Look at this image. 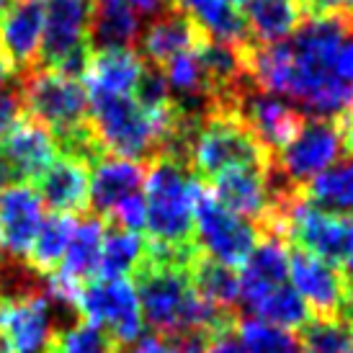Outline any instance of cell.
I'll return each instance as SVG.
<instances>
[{
  "label": "cell",
  "instance_id": "cb8c5ba5",
  "mask_svg": "<svg viewBox=\"0 0 353 353\" xmlns=\"http://www.w3.org/2000/svg\"><path fill=\"white\" fill-rule=\"evenodd\" d=\"M304 21L299 0H248L245 23L253 44H276L292 37Z\"/></svg>",
  "mask_w": 353,
  "mask_h": 353
},
{
  "label": "cell",
  "instance_id": "44dd1931",
  "mask_svg": "<svg viewBox=\"0 0 353 353\" xmlns=\"http://www.w3.org/2000/svg\"><path fill=\"white\" fill-rule=\"evenodd\" d=\"M170 6L188 16L204 39L235 44L243 50L253 47L245 16L225 0H170Z\"/></svg>",
  "mask_w": 353,
  "mask_h": 353
},
{
  "label": "cell",
  "instance_id": "603a6c76",
  "mask_svg": "<svg viewBox=\"0 0 353 353\" xmlns=\"http://www.w3.org/2000/svg\"><path fill=\"white\" fill-rule=\"evenodd\" d=\"M142 59L132 50H101L90 52L83 80L88 90H108V93H129L134 90L142 75Z\"/></svg>",
  "mask_w": 353,
  "mask_h": 353
},
{
  "label": "cell",
  "instance_id": "d590c367",
  "mask_svg": "<svg viewBox=\"0 0 353 353\" xmlns=\"http://www.w3.org/2000/svg\"><path fill=\"white\" fill-rule=\"evenodd\" d=\"M124 353H178V348L168 338L152 333V335H145V338H137L134 345Z\"/></svg>",
  "mask_w": 353,
  "mask_h": 353
},
{
  "label": "cell",
  "instance_id": "7a4b0ae2",
  "mask_svg": "<svg viewBox=\"0 0 353 353\" xmlns=\"http://www.w3.org/2000/svg\"><path fill=\"white\" fill-rule=\"evenodd\" d=\"M196 186L191 168L176 157L157 155L150 160L145 173V227L152 243L196 245Z\"/></svg>",
  "mask_w": 353,
  "mask_h": 353
},
{
  "label": "cell",
  "instance_id": "484cf974",
  "mask_svg": "<svg viewBox=\"0 0 353 353\" xmlns=\"http://www.w3.org/2000/svg\"><path fill=\"white\" fill-rule=\"evenodd\" d=\"M304 196L330 214H351L353 212V155L343 157L341 163L325 168L304 186Z\"/></svg>",
  "mask_w": 353,
  "mask_h": 353
},
{
  "label": "cell",
  "instance_id": "ab89813d",
  "mask_svg": "<svg viewBox=\"0 0 353 353\" xmlns=\"http://www.w3.org/2000/svg\"><path fill=\"white\" fill-rule=\"evenodd\" d=\"M338 121H341V129H343L345 152H348V155H353V108L348 111V114H343Z\"/></svg>",
  "mask_w": 353,
  "mask_h": 353
},
{
  "label": "cell",
  "instance_id": "e575fe53",
  "mask_svg": "<svg viewBox=\"0 0 353 353\" xmlns=\"http://www.w3.org/2000/svg\"><path fill=\"white\" fill-rule=\"evenodd\" d=\"M106 219L111 225L121 227V230H129V232L142 230V227H145V196H142V194H134V196L124 199Z\"/></svg>",
  "mask_w": 353,
  "mask_h": 353
},
{
  "label": "cell",
  "instance_id": "52a82bcc",
  "mask_svg": "<svg viewBox=\"0 0 353 353\" xmlns=\"http://www.w3.org/2000/svg\"><path fill=\"white\" fill-rule=\"evenodd\" d=\"M194 227H196L199 248L206 250L209 258L230 268L245 263L248 255L253 253V248L261 240V230L253 222L216 204L209 188H204L201 183L196 186V196H194Z\"/></svg>",
  "mask_w": 353,
  "mask_h": 353
},
{
  "label": "cell",
  "instance_id": "7bdbcfd3",
  "mask_svg": "<svg viewBox=\"0 0 353 353\" xmlns=\"http://www.w3.org/2000/svg\"><path fill=\"white\" fill-rule=\"evenodd\" d=\"M10 3H13V0H0V19H3V13L10 8Z\"/></svg>",
  "mask_w": 353,
  "mask_h": 353
},
{
  "label": "cell",
  "instance_id": "1f68e13d",
  "mask_svg": "<svg viewBox=\"0 0 353 353\" xmlns=\"http://www.w3.org/2000/svg\"><path fill=\"white\" fill-rule=\"evenodd\" d=\"M240 345L245 353H304L299 335L265 320H240Z\"/></svg>",
  "mask_w": 353,
  "mask_h": 353
},
{
  "label": "cell",
  "instance_id": "30bf717a",
  "mask_svg": "<svg viewBox=\"0 0 353 353\" xmlns=\"http://www.w3.org/2000/svg\"><path fill=\"white\" fill-rule=\"evenodd\" d=\"M230 111L250 129V134L258 139V145L274 160L276 152L284 148L302 127V111L294 103L276 99V93H265L255 85L253 80L237 93Z\"/></svg>",
  "mask_w": 353,
  "mask_h": 353
},
{
  "label": "cell",
  "instance_id": "4316f807",
  "mask_svg": "<svg viewBox=\"0 0 353 353\" xmlns=\"http://www.w3.org/2000/svg\"><path fill=\"white\" fill-rule=\"evenodd\" d=\"M188 276H191L194 292L206 302L227 307V310H235L240 304V276L235 274V268L199 253L196 261L188 265Z\"/></svg>",
  "mask_w": 353,
  "mask_h": 353
},
{
  "label": "cell",
  "instance_id": "ffe728a7",
  "mask_svg": "<svg viewBox=\"0 0 353 353\" xmlns=\"http://www.w3.org/2000/svg\"><path fill=\"white\" fill-rule=\"evenodd\" d=\"M201 41H204L201 31L188 21V16H183L173 6H168V10H163L148 29L142 31V37L137 39V54L139 59H148L155 68H165L173 57L196 50Z\"/></svg>",
  "mask_w": 353,
  "mask_h": 353
},
{
  "label": "cell",
  "instance_id": "7c38bea8",
  "mask_svg": "<svg viewBox=\"0 0 353 353\" xmlns=\"http://www.w3.org/2000/svg\"><path fill=\"white\" fill-rule=\"evenodd\" d=\"M41 199L29 183L0 188V258L23 263L41 225Z\"/></svg>",
  "mask_w": 353,
  "mask_h": 353
},
{
  "label": "cell",
  "instance_id": "8992f818",
  "mask_svg": "<svg viewBox=\"0 0 353 353\" xmlns=\"http://www.w3.org/2000/svg\"><path fill=\"white\" fill-rule=\"evenodd\" d=\"M93 0H47L39 65L70 78H83L90 57L88 23Z\"/></svg>",
  "mask_w": 353,
  "mask_h": 353
},
{
  "label": "cell",
  "instance_id": "f6af8a7d",
  "mask_svg": "<svg viewBox=\"0 0 353 353\" xmlns=\"http://www.w3.org/2000/svg\"><path fill=\"white\" fill-rule=\"evenodd\" d=\"M0 353H10V351H8V348H6L3 343H0Z\"/></svg>",
  "mask_w": 353,
  "mask_h": 353
},
{
  "label": "cell",
  "instance_id": "3957f363",
  "mask_svg": "<svg viewBox=\"0 0 353 353\" xmlns=\"http://www.w3.org/2000/svg\"><path fill=\"white\" fill-rule=\"evenodd\" d=\"M88 90V88H85ZM88 119L108 155L127 160H152L157 155V132L148 114L129 93L88 90Z\"/></svg>",
  "mask_w": 353,
  "mask_h": 353
},
{
  "label": "cell",
  "instance_id": "6da1fadb",
  "mask_svg": "<svg viewBox=\"0 0 353 353\" xmlns=\"http://www.w3.org/2000/svg\"><path fill=\"white\" fill-rule=\"evenodd\" d=\"M353 34V8L304 16L289 39L292 75L286 99L317 119H341L353 108V83L338 75L341 44Z\"/></svg>",
  "mask_w": 353,
  "mask_h": 353
},
{
  "label": "cell",
  "instance_id": "8d00e7d4",
  "mask_svg": "<svg viewBox=\"0 0 353 353\" xmlns=\"http://www.w3.org/2000/svg\"><path fill=\"white\" fill-rule=\"evenodd\" d=\"M201 353H245V351H243V345H240L237 330H227V333L212 338Z\"/></svg>",
  "mask_w": 353,
  "mask_h": 353
},
{
  "label": "cell",
  "instance_id": "f546056e",
  "mask_svg": "<svg viewBox=\"0 0 353 353\" xmlns=\"http://www.w3.org/2000/svg\"><path fill=\"white\" fill-rule=\"evenodd\" d=\"M124 345H119L111 335L99 327V325L88 323V320H78V323L59 327L52 335L50 345L44 353H121Z\"/></svg>",
  "mask_w": 353,
  "mask_h": 353
},
{
  "label": "cell",
  "instance_id": "277c9868",
  "mask_svg": "<svg viewBox=\"0 0 353 353\" xmlns=\"http://www.w3.org/2000/svg\"><path fill=\"white\" fill-rule=\"evenodd\" d=\"M271 157L232 111H209L199 127L188 168L201 186L237 165H268Z\"/></svg>",
  "mask_w": 353,
  "mask_h": 353
},
{
  "label": "cell",
  "instance_id": "5bb4252c",
  "mask_svg": "<svg viewBox=\"0 0 353 353\" xmlns=\"http://www.w3.org/2000/svg\"><path fill=\"white\" fill-rule=\"evenodd\" d=\"M271 165V163H268ZM268 165H237L212 178L204 188H212V199L243 219H253L261 230L271 212Z\"/></svg>",
  "mask_w": 353,
  "mask_h": 353
},
{
  "label": "cell",
  "instance_id": "74e56055",
  "mask_svg": "<svg viewBox=\"0 0 353 353\" xmlns=\"http://www.w3.org/2000/svg\"><path fill=\"white\" fill-rule=\"evenodd\" d=\"M299 6H302L304 16H314V13L353 8V0H299Z\"/></svg>",
  "mask_w": 353,
  "mask_h": 353
},
{
  "label": "cell",
  "instance_id": "9c48e42d",
  "mask_svg": "<svg viewBox=\"0 0 353 353\" xmlns=\"http://www.w3.org/2000/svg\"><path fill=\"white\" fill-rule=\"evenodd\" d=\"M75 310L83 320L103 327L119 345H132L142 338V312H139L137 292L127 279H106L96 276L80 286Z\"/></svg>",
  "mask_w": 353,
  "mask_h": 353
},
{
  "label": "cell",
  "instance_id": "d6a6232c",
  "mask_svg": "<svg viewBox=\"0 0 353 353\" xmlns=\"http://www.w3.org/2000/svg\"><path fill=\"white\" fill-rule=\"evenodd\" d=\"M299 343L304 353H348L353 351V333L335 317H310L302 325Z\"/></svg>",
  "mask_w": 353,
  "mask_h": 353
},
{
  "label": "cell",
  "instance_id": "2e32d148",
  "mask_svg": "<svg viewBox=\"0 0 353 353\" xmlns=\"http://www.w3.org/2000/svg\"><path fill=\"white\" fill-rule=\"evenodd\" d=\"M3 155L8 163L10 178L16 181H37L54 160L57 145L52 132L31 117H19L0 134Z\"/></svg>",
  "mask_w": 353,
  "mask_h": 353
},
{
  "label": "cell",
  "instance_id": "bcb514c9",
  "mask_svg": "<svg viewBox=\"0 0 353 353\" xmlns=\"http://www.w3.org/2000/svg\"><path fill=\"white\" fill-rule=\"evenodd\" d=\"M348 353H353V351H348Z\"/></svg>",
  "mask_w": 353,
  "mask_h": 353
},
{
  "label": "cell",
  "instance_id": "ac0fdd59",
  "mask_svg": "<svg viewBox=\"0 0 353 353\" xmlns=\"http://www.w3.org/2000/svg\"><path fill=\"white\" fill-rule=\"evenodd\" d=\"M148 168L137 160L106 155L93 165L88 186V209L96 212V216H108L124 199L139 194V186L145 183Z\"/></svg>",
  "mask_w": 353,
  "mask_h": 353
},
{
  "label": "cell",
  "instance_id": "5b68a950",
  "mask_svg": "<svg viewBox=\"0 0 353 353\" xmlns=\"http://www.w3.org/2000/svg\"><path fill=\"white\" fill-rule=\"evenodd\" d=\"M19 88L23 114L44 124L52 137H62L88 124V90L78 78L34 68L26 75H19Z\"/></svg>",
  "mask_w": 353,
  "mask_h": 353
},
{
  "label": "cell",
  "instance_id": "e0dca14e",
  "mask_svg": "<svg viewBox=\"0 0 353 353\" xmlns=\"http://www.w3.org/2000/svg\"><path fill=\"white\" fill-rule=\"evenodd\" d=\"M289 279V250L284 240L274 235H261L253 253L248 255L240 274V304L243 310L253 312V307L263 299L271 289L286 284Z\"/></svg>",
  "mask_w": 353,
  "mask_h": 353
},
{
  "label": "cell",
  "instance_id": "d6986e66",
  "mask_svg": "<svg viewBox=\"0 0 353 353\" xmlns=\"http://www.w3.org/2000/svg\"><path fill=\"white\" fill-rule=\"evenodd\" d=\"M90 168L72 157L52 160L50 168L37 178V194L41 204H47L54 214H83L88 212Z\"/></svg>",
  "mask_w": 353,
  "mask_h": 353
},
{
  "label": "cell",
  "instance_id": "ee69618b",
  "mask_svg": "<svg viewBox=\"0 0 353 353\" xmlns=\"http://www.w3.org/2000/svg\"><path fill=\"white\" fill-rule=\"evenodd\" d=\"M225 3H230V6H245L248 0H225Z\"/></svg>",
  "mask_w": 353,
  "mask_h": 353
},
{
  "label": "cell",
  "instance_id": "83f0119b",
  "mask_svg": "<svg viewBox=\"0 0 353 353\" xmlns=\"http://www.w3.org/2000/svg\"><path fill=\"white\" fill-rule=\"evenodd\" d=\"M75 216L68 214H52L47 219H41L39 232L34 237L29 250V265L37 271L39 276H47L52 271H57L59 261L65 255V248H68L70 237H72V230H75Z\"/></svg>",
  "mask_w": 353,
  "mask_h": 353
},
{
  "label": "cell",
  "instance_id": "4dcf8cb0",
  "mask_svg": "<svg viewBox=\"0 0 353 353\" xmlns=\"http://www.w3.org/2000/svg\"><path fill=\"white\" fill-rule=\"evenodd\" d=\"M253 314H258V320H265L271 325L294 330L302 327L310 320V307L304 304V299L296 294V289H292L289 284H281L271 289L261 302L253 307Z\"/></svg>",
  "mask_w": 353,
  "mask_h": 353
},
{
  "label": "cell",
  "instance_id": "9a60e30c",
  "mask_svg": "<svg viewBox=\"0 0 353 353\" xmlns=\"http://www.w3.org/2000/svg\"><path fill=\"white\" fill-rule=\"evenodd\" d=\"M289 276L296 294L302 296L314 317H335L345 296V279L341 268L312 253L294 248L289 253Z\"/></svg>",
  "mask_w": 353,
  "mask_h": 353
},
{
  "label": "cell",
  "instance_id": "60d3db41",
  "mask_svg": "<svg viewBox=\"0 0 353 353\" xmlns=\"http://www.w3.org/2000/svg\"><path fill=\"white\" fill-rule=\"evenodd\" d=\"M10 181V170H8V163H6V155H3V145H0V188L8 186Z\"/></svg>",
  "mask_w": 353,
  "mask_h": 353
},
{
  "label": "cell",
  "instance_id": "d4e9b609",
  "mask_svg": "<svg viewBox=\"0 0 353 353\" xmlns=\"http://www.w3.org/2000/svg\"><path fill=\"white\" fill-rule=\"evenodd\" d=\"M103 219L101 216H88L83 222H75L72 237H70L65 255L59 261L57 271L70 276L72 281L85 284L99 274V261H101V245H103Z\"/></svg>",
  "mask_w": 353,
  "mask_h": 353
},
{
  "label": "cell",
  "instance_id": "7402d4cb",
  "mask_svg": "<svg viewBox=\"0 0 353 353\" xmlns=\"http://www.w3.org/2000/svg\"><path fill=\"white\" fill-rule=\"evenodd\" d=\"M139 37V13L124 0H93L88 23L90 52L129 50Z\"/></svg>",
  "mask_w": 353,
  "mask_h": 353
},
{
  "label": "cell",
  "instance_id": "ba28073f",
  "mask_svg": "<svg viewBox=\"0 0 353 353\" xmlns=\"http://www.w3.org/2000/svg\"><path fill=\"white\" fill-rule=\"evenodd\" d=\"M345 152L343 129L338 119H304L299 132L276 152L271 165L281 176L304 188L325 168H330Z\"/></svg>",
  "mask_w": 353,
  "mask_h": 353
},
{
  "label": "cell",
  "instance_id": "8fae6325",
  "mask_svg": "<svg viewBox=\"0 0 353 353\" xmlns=\"http://www.w3.org/2000/svg\"><path fill=\"white\" fill-rule=\"evenodd\" d=\"M57 307L44 292L0 296V343L10 353H44L57 330Z\"/></svg>",
  "mask_w": 353,
  "mask_h": 353
},
{
  "label": "cell",
  "instance_id": "836d02e7",
  "mask_svg": "<svg viewBox=\"0 0 353 353\" xmlns=\"http://www.w3.org/2000/svg\"><path fill=\"white\" fill-rule=\"evenodd\" d=\"M134 101L145 108L148 114H155L160 108H165L170 101H173V93H170V85H168L165 72L155 65L142 70L137 85H134Z\"/></svg>",
  "mask_w": 353,
  "mask_h": 353
},
{
  "label": "cell",
  "instance_id": "f1b7e54d",
  "mask_svg": "<svg viewBox=\"0 0 353 353\" xmlns=\"http://www.w3.org/2000/svg\"><path fill=\"white\" fill-rule=\"evenodd\" d=\"M145 255V240L137 232L121 230L117 225H106L103 245H101L99 271L106 279H124L127 274H134Z\"/></svg>",
  "mask_w": 353,
  "mask_h": 353
},
{
  "label": "cell",
  "instance_id": "f35d334b",
  "mask_svg": "<svg viewBox=\"0 0 353 353\" xmlns=\"http://www.w3.org/2000/svg\"><path fill=\"white\" fill-rule=\"evenodd\" d=\"M129 3L137 13H157V10H165V6H170V0H124Z\"/></svg>",
  "mask_w": 353,
  "mask_h": 353
},
{
  "label": "cell",
  "instance_id": "b9f144b4",
  "mask_svg": "<svg viewBox=\"0 0 353 353\" xmlns=\"http://www.w3.org/2000/svg\"><path fill=\"white\" fill-rule=\"evenodd\" d=\"M341 274H343V279H345V286L353 289V253L343 261V271H341Z\"/></svg>",
  "mask_w": 353,
  "mask_h": 353
},
{
  "label": "cell",
  "instance_id": "4fadbf2b",
  "mask_svg": "<svg viewBox=\"0 0 353 353\" xmlns=\"http://www.w3.org/2000/svg\"><path fill=\"white\" fill-rule=\"evenodd\" d=\"M44 16L47 0H13L0 19V52L19 75L39 65Z\"/></svg>",
  "mask_w": 353,
  "mask_h": 353
}]
</instances>
